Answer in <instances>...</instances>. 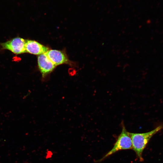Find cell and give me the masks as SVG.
I'll return each instance as SVG.
<instances>
[{"label":"cell","mask_w":163,"mask_h":163,"mask_svg":"<svg viewBox=\"0 0 163 163\" xmlns=\"http://www.w3.org/2000/svg\"><path fill=\"white\" fill-rule=\"evenodd\" d=\"M45 54L56 66L68 62L67 56L62 51L55 50H49Z\"/></svg>","instance_id":"6"},{"label":"cell","mask_w":163,"mask_h":163,"mask_svg":"<svg viewBox=\"0 0 163 163\" xmlns=\"http://www.w3.org/2000/svg\"><path fill=\"white\" fill-rule=\"evenodd\" d=\"M122 131L118 136L112 149L101 158L98 160V162L105 159L109 156L123 150L132 149V142L129 132L127 130L123 122H122Z\"/></svg>","instance_id":"2"},{"label":"cell","mask_w":163,"mask_h":163,"mask_svg":"<svg viewBox=\"0 0 163 163\" xmlns=\"http://www.w3.org/2000/svg\"><path fill=\"white\" fill-rule=\"evenodd\" d=\"M25 40L16 37L5 42L1 43L2 49L8 50L16 54L26 53Z\"/></svg>","instance_id":"3"},{"label":"cell","mask_w":163,"mask_h":163,"mask_svg":"<svg viewBox=\"0 0 163 163\" xmlns=\"http://www.w3.org/2000/svg\"><path fill=\"white\" fill-rule=\"evenodd\" d=\"M25 47L26 53L34 55L45 53L49 50L46 47L31 40H25Z\"/></svg>","instance_id":"5"},{"label":"cell","mask_w":163,"mask_h":163,"mask_svg":"<svg viewBox=\"0 0 163 163\" xmlns=\"http://www.w3.org/2000/svg\"><path fill=\"white\" fill-rule=\"evenodd\" d=\"M162 129L163 124L149 132L142 133H129L132 140V149L140 161H144L142 157L143 152L150 139L154 135Z\"/></svg>","instance_id":"1"},{"label":"cell","mask_w":163,"mask_h":163,"mask_svg":"<svg viewBox=\"0 0 163 163\" xmlns=\"http://www.w3.org/2000/svg\"><path fill=\"white\" fill-rule=\"evenodd\" d=\"M37 61L39 69L43 78L50 74L56 66L45 53L38 56Z\"/></svg>","instance_id":"4"}]
</instances>
